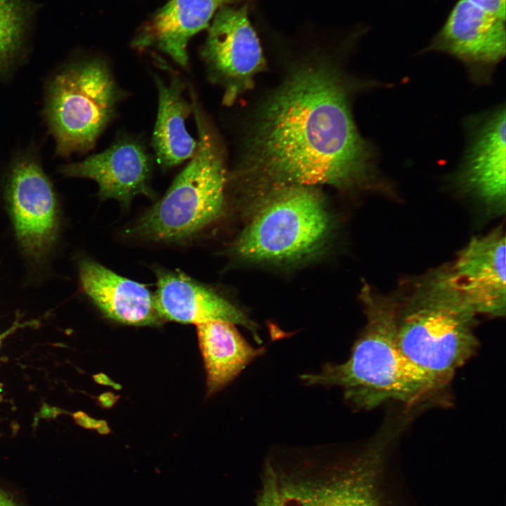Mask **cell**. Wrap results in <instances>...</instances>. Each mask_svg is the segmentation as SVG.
I'll return each instance as SVG.
<instances>
[{
	"mask_svg": "<svg viewBox=\"0 0 506 506\" xmlns=\"http://www.w3.org/2000/svg\"><path fill=\"white\" fill-rule=\"evenodd\" d=\"M332 67L325 60L297 67L260 110L242 168L265 194L287 186L378 182L376 153L358 132L348 89Z\"/></svg>",
	"mask_w": 506,
	"mask_h": 506,
	"instance_id": "cell-1",
	"label": "cell"
},
{
	"mask_svg": "<svg viewBox=\"0 0 506 506\" xmlns=\"http://www.w3.org/2000/svg\"><path fill=\"white\" fill-rule=\"evenodd\" d=\"M367 322L342 363L300 376L307 386L337 387L355 408H375L387 401L413 405L441 389L402 353L396 339L397 298L365 284L361 292Z\"/></svg>",
	"mask_w": 506,
	"mask_h": 506,
	"instance_id": "cell-2",
	"label": "cell"
},
{
	"mask_svg": "<svg viewBox=\"0 0 506 506\" xmlns=\"http://www.w3.org/2000/svg\"><path fill=\"white\" fill-rule=\"evenodd\" d=\"M396 432H379L360 449L293 450L269 456L283 506H401L387 476Z\"/></svg>",
	"mask_w": 506,
	"mask_h": 506,
	"instance_id": "cell-3",
	"label": "cell"
},
{
	"mask_svg": "<svg viewBox=\"0 0 506 506\" xmlns=\"http://www.w3.org/2000/svg\"><path fill=\"white\" fill-rule=\"evenodd\" d=\"M398 301L399 349L443 388L478 347L476 313L457 288L450 267L423 275Z\"/></svg>",
	"mask_w": 506,
	"mask_h": 506,
	"instance_id": "cell-4",
	"label": "cell"
},
{
	"mask_svg": "<svg viewBox=\"0 0 506 506\" xmlns=\"http://www.w3.org/2000/svg\"><path fill=\"white\" fill-rule=\"evenodd\" d=\"M198 132L194 156L165 195L125 230L136 239L164 243L191 240L219 218L226 174L217 142L193 97Z\"/></svg>",
	"mask_w": 506,
	"mask_h": 506,
	"instance_id": "cell-5",
	"label": "cell"
},
{
	"mask_svg": "<svg viewBox=\"0 0 506 506\" xmlns=\"http://www.w3.org/2000/svg\"><path fill=\"white\" fill-rule=\"evenodd\" d=\"M124 93L98 58L70 60L45 85L43 115L57 156L91 150L113 119Z\"/></svg>",
	"mask_w": 506,
	"mask_h": 506,
	"instance_id": "cell-6",
	"label": "cell"
},
{
	"mask_svg": "<svg viewBox=\"0 0 506 506\" xmlns=\"http://www.w3.org/2000/svg\"><path fill=\"white\" fill-rule=\"evenodd\" d=\"M264 197L235 243L237 255L251 261L282 263L321 251L332 223L313 187L287 186Z\"/></svg>",
	"mask_w": 506,
	"mask_h": 506,
	"instance_id": "cell-7",
	"label": "cell"
},
{
	"mask_svg": "<svg viewBox=\"0 0 506 506\" xmlns=\"http://www.w3.org/2000/svg\"><path fill=\"white\" fill-rule=\"evenodd\" d=\"M5 198L17 241L32 261H44L56 244L59 214L54 187L33 147L18 153L6 173Z\"/></svg>",
	"mask_w": 506,
	"mask_h": 506,
	"instance_id": "cell-8",
	"label": "cell"
},
{
	"mask_svg": "<svg viewBox=\"0 0 506 506\" xmlns=\"http://www.w3.org/2000/svg\"><path fill=\"white\" fill-rule=\"evenodd\" d=\"M202 56L209 78L223 90V103L232 104L251 89L254 76L266 65L259 39L248 16V4L226 6L209 26Z\"/></svg>",
	"mask_w": 506,
	"mask_h": 506,
	"instance_id": "cell-9",
	"label": "cell"
},
{
	"mask_svg": "<svg viewBox=\"0 0 506 506\" xmlns=\"http://www.w3.org/2000/svg\"><path fill=\"white\" fill-rule=\"evenodd\" d=\"M425 50L448 53L462 62L474 79H485L505 56V20L459 0Z\"/></svg>",
	"mask_w": 506,
	"mask_h": 506,
	"instance_id": "cell-10",
	"label": "cell"
},
{
	"mask_svg": "<svg viewBox=\"0 0 506 506\" xmlns=\"http://www.w3.org/2000/svg\"><path fill=\"white\" fill-rule=\"evenodd\" d=\"M460 294L476 314H505V235L501 226L472 238L450 266Z\"/></svg>",
	"mask_w": 506,
	"mask_h": 506,
	"instance_id": "cell-11",
	"label": "cell"
},
{
	"mask_svg": "<svg viewBox=\"0 0 506 506\" xmlns=\"http://www.w3.org/2000/svg\"><path fill=\"white\" fill-rule=\"evenodd\" d=\"M59 171L66 177L94 180L100 199L117 200L125 209L136 195L153 197L151 157L143 144L132 137H122L103 152L65 164Z\"/></svg>",
	"mask_w": 506,
	"mask_h": 506,
	"instance_id": "cell-12",
	"label": "cell"
},
{
	"mask_svg": "<svg viewBox=\"0 0 506 506\" xmlns=\"http://www.w3.org/2000/svg\"><path fill=\"white\" fill-rule=\"evenodd\" d=\"M505 111L498 108L474 126L457 182L460 189L498 213L505 209Z\"/></svg>",
	"mask_w": 506,
	"mask_h": 506,
	"instance_id": "cell-13",
	"label": "cell"
},
{
	"mask_svg": "<svg viewBox=\"0 0 506 506\" xmlns=\"http://www.w3.org/2000/svg\"><path fill=\"white\" fill-rule=\"evenodd\" d=\"M155 306L163 320L197 325L225 321L248 329L261 342L257 327L248 317L210 287L180 271L155 270Z\"/></svg>",
	"mask_w": 506,
	"mask_h": 506,
	"instance_id": "cell-14",
	"label": "cell"
},
{
	"mask_svg": "<svg viewBox=\"0 0 506 506\" xmlns=\"http://www.w3.org/2000/svg\"><path fill=\"white\" fill-rule=\"evenodd\" d=\"M79 275L84 292L106 317L130 325L161 324L154 296L143 285L87 258L80 260Z\"/></svg>",
	"mask_w": 506,
	"mask_h": 506,
	"instance_id": "cell-15",
	"label": "cell"
},
{
	"mask_svg": "<svg viewBox=\"0 0 506 506\" xmlns=\"http://www.w3.org/2000/svg\"><path fill=\"white\" fill-rule=\"evenodd\" d=\"M240 1L169 0L143 28L134 44L139 48L155 47L186 67L190 38L209 27L210 20L221 8Z\"/></svg>",
	"mask_w": 506,
	"mask_h": 506,
	"instance_id": "cell-16",
	"label": "cell"
},
{
	"mask_svg": "<svg viewBox=\"0 0 506 506\" xmlns=\"http://www.w3.org/2000/svg\"><path fill=\"white\" fill-rule=\"evenodd\" d=\"M155 80L158 110L152 145L160 163L166 169L191 159L197 150V140L186 127L187 118L193 112V104L183 96L185 84L178 76L167 82L156 75Z\"/></svg>",
	"mask_w": 506,
	"mask_h": 506,
	"instance_id": "cell-17",
	"label": "cell"
},
{
	"mask_svg": "<svg viewBox=\"0 0 506 506\" xmlns=\"http://www.w3.org/2000/svg\"><path fill=\"white\" fill-rule=\"evenodd\" d=\"M197 335L207 374L208 396L223 389L264 353V348L252 346L235 325L228 322L197 325Z\"/></svg>",
	"mask_w": 506,
	"mask_h": 506,
	"instance_id": "cell-18",
	"label": "cell"
},
{
	"mask_svg": "<svg viewBox=\"0 0 506 506\" xmlns=\"http://www.w3.org/2000/svg\"><path fill=\"white\" fill-rule=\"evenodd\" d=\"M33 11L27 0H0V79L23 56Z\"/></svg>",
	"mask_w": 506,
	"mask_h": 506,
	"instance_id": "cell-19",
	"label": "cell"
},
{
	"mask_svg": "<svg viewBox=\"0 0 506 506\" xmlns=\"http://www.w3.org/2000/svg\"><path fill=\"white\" fill-rule=\"evenodd\" d=\"M257 506H283L274 471L266 460L261 476V488L256 500Z\"/></svg>",
	"mask_w": 506,
	"mask_h": 506,
	"instance_id": "cell-20",
	"label": "cell"
},
{
	"mask_svg": "<svg viewBox=\"0 0 506 506\" xmlns=\"http://www.w3.org/2000/svg\"><path fill=\"white\" fill-rule=\"evenodd\" d=\"M484 12L505 20V0H466Z\"/></svg>",
	"mask_w": 506,
	"mask_h": 506,
	"instance_id": "cell-21",
	"label": "cell"
},
{
	"mask_svg": "<svg viewBox=\"0 0 506 506\" xmlns=\"http://www.w3.org/2000/svg\"><path fill=\"white\" fill-rule=\"evenodd\" d=\"M73 417L79 425L88 429H97L100 422L91 418L82 412L74 413Z\"/></svg>",
	"mask_w": 506,
	"mask_h": 506,
	"instance_id": "cell-22",
	"label": "cell"
},
{
	"mask_svg": "<svg viewBox=\"0 0 506 506\" xmlns=\"http://www.w3.org/2000/svg\"><path fill=\"white\" fill-rule=\"evenodd\" d=\"M119 396L115 395L113 393L107 392L100 395L98 401L102 406L110 408L114 406Z\"/></svg>",
	"mask_w": 506,
	"mask_h": 506,
	"instance_id": "cell-23",
	"label": "cell"
},
{
	"mask_svg": "<svg viewBox=\"0 0 506 506\" xmlns=\"http://www.w3.org/2000/svg\"><path fill=\"white\" fill-rule=\"evenodd\" d=\"M94 379L95 381L100 384L103 385H108V386H112L115 389H120L121 386L118 384H116L113 382L107 375H105L103 373H99L96 375H94Z\"/></svg>",
	"mask_w": 506,
	"mask_h": 506,
	"instance_id": "cell-24",
	"label": "cell"
},
{
	"mask_svg": "<svg viewBox=\"0 0 506 506\" xmlns=\"http://www.w3.org/2000/svg\"><path fill=\"white\" fill-rule=\"evenodd\" d=\"M0 506H20L10 496L0 491Z\"/></svg>",
	"mask_w": 506,
	"mask_h": 506,
	"instance_id": "cell-25",
	"label": "cell"
},
{
	"mask_svg": "<svg viewBox=\"0 0 506 506\" xmlns=\"http://www.w3.org/2000/svg\"><path fill=\"white\" fill-rule=\"evenodd\" d=\"M100 434H108L110 430L105 421H100L98 427L96 429Z\"/></svg>",
	"mask_w": 506,
	"mask_h": 506,
	"instance_id": "cell-26",
	"label": "cell"
}]
</instances>
